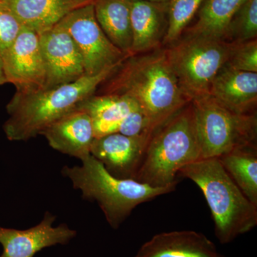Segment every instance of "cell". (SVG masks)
Here are the masks:
<instances>
[{
    "label": "cell",
    "instance_id": "cell-29",
    "mask_svg": "<svg viewBox=\"0 0 257 257\" xmlns=\"http://www.w3.org/2000/svg\"><path fill=\"white\" fill-rule=\"evenodd\" d=\"M0 1H3V0H0Z\"/></svg>",
    "mask_w": 257,
    "mask_h": 257
},
{
    "label": "cell",
    "instance_id": "cell-21",
    "mask_svg": "<svg viewBox=\"0 0 257 257\" xmlns=\"http://www.w3.org/2000/svg\"><path fill=\"white\" fill-rule=\"evenodd\" d=\"M217 159L240 190L257 206L256 145L237 149Z\"/></svg>",
    "mask_w": 257,
    "mask_h": 257
},
{
    "label": "cell",
    "instance_id": "cell-25",
    "mask_svg": "<svg viewBox=\"0 0 257 257\" xmlns=\"http://www.w3.org/2000/svg\"><path fill=\"white\" fill-rule=\"evenodd\" d=\"M23 25L4 1H0V61L21 31Z\"/></svg>",
    "mask_w": 257,
    "mask_h": 257
},
{
    "label": "cell",
    "instance_id": "cell-27",
    "mask_svg": "<svg viewBox=\"0 0 257 257\" xmlns=\"http://www.w3.org/2000/svg\"><path fill=\"white\" fill-rule=\"evenodd\" d=\"M146 1L152 2V3H167V0H146Z\"/></svg>",
    "mask_w": 257,
    "mask_h": 257
},
{
    "label": "cell",
    "instance_id": "cell-19",
    "mask_svg": "<svg viewBox=\"0 0 257 257\" xmlns=\"http://www.w3.org/2000/svg\"><path fill=\"white\" fill-rule=\"evenodd\" d=\"M133 0H95L94 14L99 26L113 44L130 55L133 32L131 8Z\"/></svg>",
    "mask_w": 257,
    "mask_h": 257
},
{
    "label": "cell",
    "instance_id": "cell-13",
    "mask_svg": "<svg viewBox=\"0 0 257 257\" xmlns=\"http://www.w3.org/2000/svg\"><path fill=\"white\" fill-rule=\"evenodd\" d=\"M43 135L54 150L80 160L91 155L95 139L90 116L85 111L75 109L47 126Z\"/></svg>",
    "mask_w": 257,
    "mask_h": 257
},
{
    "label": "cell",
    "instance_id": "cell-24",
    "mask_svg": "<svg viewBox=\"0 0 257 257\" xmlns=\"http://www.w3.org/2000/svg\"><path fill=\"white\" fill-rule=\"evenodd\" d=\"M231 50L224 67L257 73V40L231 42Z\"/></svg>",
    "mask_w": 257,
    "mask_h": 257
},
{
    "label": "cell",
    "instance_id": "cell-2",
    "mask_svg": "<svg viewBox=\"0 0 257 257\" xmlns=\"http://www.w3.org/2000/svg\"><path fill=\"white\" fill-rule=\"evenodd\" d=\"M116 67L50 89L16 92L6 107L9 118L3 130L7 138L10 141H28L40 135L49 125L75 110L82 101L95 94Z\"/></svg>",
    "mask_w": 257,
    "mask_h": 257
},
{
    "label": "cell",
    "instance_id": "cell-12",
    "mask_svg": "<svg viewBox=\"0 0 257 257\" xmlns=\"http://www.w3.org/2000/svg\"><path fill=\"white\" fill-rule=\"evenodd\" d=\"M56 216L45 213L40 224L25 230L0 226V243L3 252L0 257H34L43 248L66 244L75 237L77 231L66 224L53 226Z\"/></svg>",
    "mask_w": 257,
    "mask_h": 257
},
{
    "label": "cell",
    "instance_id": "cell-5",
    "mask_svg": "<svg viewBox=\"0 0 257 257\" xmlns=\"http://www.w3.org/2000/svg\"><path fill=\"white\" fill-rule=\"evenodd\" d=\"M82 165L64 166L62 173L70 179L82 197L97 203L113 229L119 227L138 205L175 190L176 186L152 187L133 179L111 175L92 155L83 159Z\"/></svg>",
    "mask_w": 257,
    "mask_h": 257
},
{
    "label": "cell",
    "instance_id": "cell-7",
    "mask_svg": "<svg viewBox=\"0 0 257 257\" xmlns=\"http://www.w3.org/2000/svg\"><path fill=\"white\" fill-rule=\"evenodd\" d=\"M231 45L221 39L182 35L167 47L181 87L192 101L209 94L211 82L227 62Z\"/></svg>",
    "mask_w": 257,
    "mask_h": 257
},
{
    "label": "cell",
    "instance_id": "cell-15",
    "mask_svg": "<svg viewBox=\"0 0 257 257\" xmlns=\"http://www.w3.org/2000/svg\"><path fill=\"white\" fill-rule=\"evenodd\" d=\"M133 257H223L205 235L175 231L155 235Z\"/></svg>",
    "mask_w": 257,
    "mask_h": 257
},
{
    "label": "cell",
    "instance_id": "cell-14",
    "mask_svg": "<svg viewBox=\"0 0 257 257\" xmlns=\"http://www.w3.org/2000/svg\"><path fill=\"white\" fill-rule=\"evenodd\" d=\"M133 32L130 55H140L163 47L169 25L167 3L133 0Z\"/></svg>",
    "mask_w": 257,
    "mask_h": 257
},
{
    "label": "cell",
    "instance_id": "cell-16",
    "mask_svg": "<svg viewBox=\"0 0 257 257\" xmlns=\"http://www.w3.org/2000/svg\"><path fill=\"white\" fill-rule=\"evenodd\" d=\"M209 95L230 110L252 114L257 103V73L224 67L211 82Z\"/></svg>",
    "mask_w": 257,
    "mask_h": 257
},
{
    "label": "cell",
    "instance_id": "cell-23",
    "mask_svg": "<svg viewBox=\"0 0 257 257\" xmlns=\"http://www.w3.org/2000/svg\"><path fill=\"white\" fill-rule=\"evenodd\" d=\"M257 36V0H246L231 18L225 40L242 42L255 40Z\"/></svg>",
    "mask_w": 257,
    "mask_h": 257
},
{
    "label": "cell",
    "instance_id": "cell-6",
    "mask_svg": "<svg viewBox=\"0 0 257 257\" xmlns=\"http://www.w3.org/2000/svg\"><path fill=\"white\" fill-rule=\"evenodd\" d=\"M201 160L219 158L237 149L256 145V114L230 110L212 96L192 101Z\"/></svg>",
    "mask_w": 257,
    "mask_h": 257
},
{
    "label": "cell",
    "instance_id": "cell-1",
    "mask_svg": "<svg viewBox=\"0 0 257 257\" xmlns=\"http://www.w3.org/2000/svg\"><path fill=\"white\" fill-rule=\"evenodd\" d=\"M101 94H116L138 103L155 130L189 104L167 47L126 57L101 84Z\"/></svg>",
    "mask_w": 257,
    "mask_h": 257
},
{
    "label": "cell",
    "instance_id": "cell-10",
    "mask_svg": "<svg viewBox=\"0 0 257 257\" xmlns=\"http://www.w3.org/2000/svg\"><path fill=\"white\" fill-rule=\"evenodd\" d=\"M40 42L46 69L45 89L74 82L86 76L78 47L60 23L40 34Z\"/></svg>",
    "mask_w": 257,
    "mask_h": 257
},
{
    "label": "cell",
    "instance_id": "cell-8",
    "mask_svg": "<svg viewBox=\"0 0 257 257\" xmlns=\"http://www.w3.org/2000/svg\"><path fill=\"white\" fill-rule=\"evenodd\" d=\"M82 55L86 76H95L119 65L128 57L115 46L101 30L94 3L74 10L60 22Z\"/></svg>",
    "mask_w": 257,
    "mask_h": 257
},
{
    "label": "cell",
    "instance_id": "cell-26",
    "mask_svg": "<svg viewBox=\"0 0 257 257\" xmlns=\"http://www.w3.org/2000/svg\"><path fill=\"white\" fill-rule=\"evenodd\" d=\"M7 80L5 78L4 72H3V64H2L1 61H0V86L6 84Z\"/></svg>",
    "mask_w": 257,
    "mask_h": 257
},
{
    "label": "cell",
    "instance_id": "cell-4",
    "mask_svg": "<svg viewBox=\"0 0 257 257\" xmlns=\"http://www.w3.org/2000/svg\"><path fill=\"white\" fill-rule=\"evenodd\" d=\"M201 160L192 101L155 130L135 180L152 187L177 186L185 166Z\"/></svg>",
    "mask_w": 257,
    "mask_h": 257
},
{
    "label": "cell",
    "instance_id": "cell-9",
    "mask_svg": "<svg viewBox=\"0 0 257 257\" xmlns=\"http://www.w3.org/2000/svg\"><path fill=\"white\" fill-rule=\"evenodd\" d=\"M1 62L7 82L14 84L16 92L45 89L46 69L37 32L23 26Z\"/></svg>",
    "mask_w": 257,
    "mask_h": 257
},
{
    "label": "cell",
    "instance_id": "cell-11",
    "mask_svg": "<svg viewBox=\"0 0 257 257\" xmlns=\"http://www.w3.org/2000/svg\"><path fill=\"white\" fill-rule=\"evenodd\" d=\"M152 134L128 137L114 133L96 138L90 153L111 175L135 179Z\"/></svg>",
    "mask_w": 257,
    "mask_h": 257
},
{
    "label": "cell",
    "instance_id": "cell-17",
    "mask_svg": "<svg viewBox=\"0 0 257 257\" xmlns=\"http://www.w3.org/2000/svg\"><path fill=\"white\" fill-rule=\"evenodd\" d=\"M25 28L40 34L53 28L74 10L95 0H3Z\"/></svg>",
    "mask_w": 257,
    "mask_h": 257
},
{
    "label": "cell",
    "instance_id": "cell-28",
    "mask_svg": "<svg viewBox=\"0 0 257 257\" xmlns=\"http://www.w3.org/2000/svg\"><path fill=\"white\" fill-rule=\"evenodd\" d=\"M244 1H246V0H243V2H244Z\"/></svg>",
    "mask_w": 257,
    "mask_h": 257
},
{
    "label": "cell",
    "instance_id": "cell-20",
    "mask_svg": "<svg viewBox=\"0 0 257 257\" xmlns=\"http://www.w3.org/2000/svg\"><path fill=\"white\" fill-rule=\"evenodd\" d=\"M243 0H205L198 10L197 20L182 35L201 36L225 40L230 21Z\"/></svg>",
    "mask_w": 257,
    "mask_h": 257
},
{
    "label": "cell",
    "instance_id": "cell-22",
    "mask_svg": "<svg viewBox=\"0 0 257 257\" xmlns=\"http://www.w3.org/2000/svg\"><path fill=\"white\" fill-rule=\"evenodd\" d=\"M205 0H167L169 25L163 42L170 46L178 41L186 28L195 18Z\"/></svg>",
    "mask_w": 257,
    "mask_h": 257
},
{
    "label": "cell",
    "instance_id": "cell-3",
    "mask_svg": "<svg viewBox=\"0 0 257 257\" xmlns=\"http://www.w3.org/2000/svg\"><path fill=\"white\" fill-rule=\"evenodd\" d=\"M179 175L190 179L202 191L221 243L231 242L256 226L257 206L240 190L219 159L196 161L182 168Z\"/></svg>",
    "mask_w": 257,
    "mask_h": 257
},
{
    "label": "cell",
    "instance_id": "cell-18",
    "mask_svg": "<svg viewBox=\"0 0 257 257\" xmlns=\"http://www.w3.org/2000/svg\"><path fill=\"white\" fill-rule=\"evenodd\" d=\"M77 109L85 111L90 116L95 138L116 133L122 120L134 111L141 109L131 98L116 94H93L82 101Z\"/></svg>",
    "mask_w": 257,
    "mask_h": 257
}]
</instances>
